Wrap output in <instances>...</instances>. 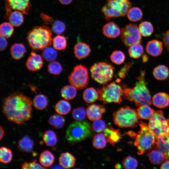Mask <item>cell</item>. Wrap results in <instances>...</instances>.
<instances>
[{
  "label": "cell",
  "instance_id": "1",
  "mask_svg": "<svg viewBox=\"0 0 169 169\" xmlns=\"http://www.w3.org/2000/svg\"><path fill=\"white\" fill-rule=\"evenodd\" d=\"M32 102L20 92H14L5 98L3 103V112L9 120L19 125L31 117Z\"/></svg>",
  "mask_w": 169,
  "mask_h": 169
},
{
  "label": "cell",
  "instance_id": "2",
  "mask_svg": "<svg viewBox=\"0 0 169 169\" xmlns=\"http://www.w3.org/2000/svg\"><path fill=\"white\" fill-rule=\"evenodd\" d=\"M146 74L145 69H141L134 87H128L126 84L123 85L124 98L133 102L138 107L145 105H150L152 104L151 95L145 83Z\"/></svg>",
  "mask_w": 169,
  "mask_h": 169
},
{
  "label": "cell",
  "instance_id": "3",
  "mask_svg": "<svg viewBox=\"0 0 169 169\" xmlns=\"http://www.w3.org/2000/svg\"><path fill=\"white\" fill-rule=\"evenodd\" d=\"M27 38L30 47L34 50H42L49 46L53 39L51 31L45 26L33 28L28 33Z\"/></svg>",
  "mask_w": 169,
  "mask_h": 169
},
{
  "label": "cell",
  "instance_id": "4",
  "mask_svg": "<svg viewBox=\"0 0 169 169\" xmlns=\"http://www.w3.org/2000/svg\"><path fill=\"white\" fill-rule=\"evenodd\" d=\"M120 82L116 80L107 83L97 89L99 100L103 104H120L122 101L123 89Z\"/></svg>",
  "mask_w": 169,
  "mask_h": 169
},
{
  "label": "cell",
  "instance_id": "5",
  "mask_svg": "<svg viewBox=\"0 0 169 169\" xmlns=\"http://www.w3.org/2000/svg\"><path fill=\"white\" fill-rule=\"evenodd\" d=\"M140 130L136 137L134 142L139 155L143 154L156 144V138L148 125L142 121L139 123Z\"/></svg>",
  "mask_w": 169,
  "mask_h": 169
},
{
  "label": "cell",
  "instance_id": "6",
  "mask_svg": "<svg viewBox=\"0 0 169 169\" xmlns=\"http://www.w3.org/2000/svg\"><path fill=\"white\" fill-rule=\"evenodd\" d=\"M91 133V127L88 122L78 121L73 122L68 126L65 136L68 142L74 143L86 139Z\"/></svg>",
  "mask_w": 169,
  "mask_h": 169
},
{
  "label": "cell",
  "instance_id": "7",
  "mask_svg": "<svg viewBox=\"0 0 169 169\" xmlns=\"http://www.w3.org/2000/svg\"><path fill=\"white\" fill-rule=\"evenodd\" d=\"M131 5L129 0H108L101 12L105 19L109 20L127 14Z\"/></svg>",
  "mask_w": 169,
  "mask_h": 169
},
{
  "label": "cell",
  "instance_id": "8",
  "mask_svg": "<svg viewBox=\"0 0 169 169\" xmlns=\"http://www.w3.org/2000/svg\"><path fill=\"white\" fill-rule=\"evenodd\" d=\"M115 123L121 128L133 127L139 123L136 110L129 106L120 108L113 113Z\"/></svg>",
  "mask_w": 169,
  "mask_h": 169
},
{
  "label": "cell",
  "instance_id": "9",
  "mask_svg": "<svg viewBox=\"0 0 169 169\" xmlns=\"http://www.w3.org/2000/svg\"><path fill=\"white\" fill-rule=\"evenodd\" d=\"M91 78L99 84H105L112 79L114 67L109 62L100 61L93 64L90 68Z\"/></svg>",
  "mask_w": 169,
  "mask_h": 169
},
{
  "label": "cell",
  "instance_id": "10",
  "mask_svg": "<svg viewBox=\"0 0 169 169\" xmlns=\"http://www.w3.org/2000/svg\"><path fill=\"white\" fill-rule=\"evenodd\" d=\"M68 80L70 84L77 89L85 88L88 85L89 81L87 69L83 65H76L69 75Z\"/></svg>",
  "mask_w": 169,
  "mask_h": 169
},
{
  "label": "cell",
  "instance_id": "11",
  "mask_svg": "<svg viewBox=\"0 0 169 169\" xmlns=\"http://www.w3.org/2000/svg\"><path fill=\"white\" fill-rule=\"evenodd\" d=\"M148 125L156 138L169 129V119L166 118L162 110H157L149 119Z\"/></svg>",
  "mask_w": 169,
  "mask_h": 169
},
{
  "label": "cell",
  "instance_id": "12",
  "mask_svg": "<svg viewBox=\"0 0 169 169\" xmlns=\"http://www.w3.org/2000/svg\"><path fill=\"white\" fill-rule=\"evenodd\" d=\"M120 34L122 41L127 47L141 41V35L138 26L135 24L129 23L126 25L122 29Z\"/></svg>",
  "mask_w": 169,
  "mask_h": 169
},
{
  "label": "cell",
  "instance_id": "13",
  "mask_svg": "<svg viewBox=\"0 0 169 169\" xmlns=\"http://www.w3.org/2000/svg\"><path fill=\"white\" fill-rule=\"evenodd\" d=\"M155 144L156 148L164 154L165 161L169 160V129L166 133L156 137Z\"/></svg>",
  "mask_w": 169,
  "mask_h": 169
},
{
  "label": "cell",
  "instance_id": "14",
  "mask_svg": "<svg viewBox=\"0 0 169 169\" xmlns=\"http://www.w3.org/2000/svg\"><path fill=\"white\" fill-rule=\"evenodd\" d=\"M43 64L42 57L33 51L32 52L26 63L27 69L32 71L40 69L43 66Z\"/></svg>",
  "mask_w": 169,
  "mask_h": 169
},
{
  "label": "cell",
  "instance_id": "15",
  "mask_svg": "<svg viewBox=\"0 0 169 169\" xmlns=\"http://www.w3.org/2000/svg\"><path fill=\"white\" fill-rule=\"evenodd\" d=\"M7 6L11 9L28 13L30 7V0H6Z\"/></svg>",
  "mask_w": 169,
  "mask_h": 169
},
{
  "label": "cell",
  "instance_id": "16",
  "mask_svg": "<svg viewBox=\"0 0 169 169\" xmlns=\"http://www.w3.org/2000/svg\"><path fill=\"white\" fill-rule=\"evenodd\" d=\"M105 111V108L102 105L92 104L87 108L86 113L90 120L94 121L100 119Z\"/></svg>",
  "mask_w": 169,
  "mask_h": 169
},
{
  "label": "cell",
  "instance_id": "17",
  "mask_svg": "<svg viewBox=\"0 0 169 169\" xmlns=\"http://www.w3.org/2000/svg\"><path fill=\"white\" fill-rule=\"evenodd\" d=\"M146 50L149 55L153 57L159 56L163 50V43L156 39L149 41L146 46Z\"/></svg>",
  "mask_w": 169,
  "mask_h": 169
},
{
  "label": "cell",
  "instance_id": "18",
  "mask_svg": "<svg viewBox=\"0 0 169 169\" xmlns=\"http://www.w3.org/2000/svg\"><path fill=\"white\" fill-rule=\"evenodd\" d=\"M73 49L75 57L79 59L86 58L90 55L91 52L90 46L83 42L76 44L74 46Z\"/></svg>",
  "mask_w": 169,
  "mask_h": 169
},
{
  "label": "cell",
  "instance_id": "19",
  "mask_svg": "<svg viewBox=\"0 0 169 169\" xmlns=\"http://www.w3.org/2000/svg\"><path fill=\"white\" fill-rule=\"evenodd\" d=\"M121 31L118 26L113 22L107 23L102 28L103 34L110 38H114L118 37L120 34Z\"/></svg>",
  "mask_w": 169,
  "mask_h": 169
},
{
  "label": "cell",
  "instance_id": "20",
  "mask_svg": "<svg viewBox=\"0 0 169 169\" xmlns=\"http://www.w3.org/2000/svg\"><path fill=\"white\" fill-rule=\"evenodd\" d=\"M104 133L107 142L112 146L119 141L121 136L119 129H114L110 125L106 127Z\"/></svg>",
  "mask_w": 169,
  "mask_h": 169
},
{
  "label": "cell",
  "instance_id": "21",
  "mask_svg": "<svg viewBox=\"0 0 169 169\" xmlns=\"http://www.w3.org/2000/svg\"><path fill=\"white\" fill-rule=\"evenodd\" d=\"M152 102L156 107L164 108L169 105V95L164 92H158L153 96Z\"/></svg>",
  "mask_w": 169,
  "mask_h": 169
},
{
  "label": "cell",
  "instance_id": "22",
  "mask_svg": "<svg viewBox=\"0 0 169 169\" xmlns=\"http://www.w3.org/2000/svg\"><path fill=\"white\" fill-rule=\"evenodd\" d=\"M59 160V164L62 167L64 168L68 169L74 166L76 159L71 153L66 152L61 154Z\"/></svg>",
  "mask_w": 169,
  "mask_h": 169
},
{
  "label": "cell",
  "instance_id": "23",
  "mask_svg": "<svg viewBox=\"0 0 169 169\" xmlns=\"http://www.w3.org/2000/svg\"><path fill=\"white\" fill-rule=\"evenodd\" d=\"M55 160L54 154L50 151L46 150L43 151L40 154L39 160L44 167H48L53 164Z\"/></svg>",
  "mask_w": 169,
  "mask_h": 169
},
{
  "label": "cell",
  "instance_id": "24",
  "mask_svg": "<svg viewBox=\"0 0 169 169\" xmlns=\"http://www.w3.org/2000/svg\"><path fill=\"white\" fill-rule=\"evenodd\" d=\"M33 146V141L28 136H25L18 141V147L23 152H30L32 151Z\"/></svg>",
  "mask_w": 169,
  "mask_h": 169
},
{
  "label": "cell",
  "instance_id": "25",
  "mask_svg": "<svg viewBox=\"0 0 169 169\" xmlns=\"http://www.w3.org/2000/svg\"><path fill=\"white\" fill-rule=\"evenodd\" d=\"M155 79L159 80H164L169 76V70L165 65L160 64L156 67L152 72Z\"/></svg>",
  "mask_w": 169,
  "mask_h": 169
},
{
  "label": "cell",
  "instance_id": "26",
  "mask_svg": "<svg viewBox=\"0 0 169 169\" xmlns=\"http://www.w3.org/2000/svg\"><path fill=\"white\" fill-rule=\"evenodd\" d=\"M23 14L22 12L17 10H13L9 12L8 15L9 22L14 26H20L24 21Z\"/></svg>",
  "mask_w": 169,
  "mask_h": 169
},
{
  "label": "cell",
  "instance_id": "27",
  "mask_svg": "<svg viewBox=\"0 0 169 169\" xmlns=\"http://www.w3.org/2000/svg\"><path fill=\"white\" fill-rule=\"evenodd\" d=\"M26 52V48L23 44L16 43L13 44L10 48L11 55L16 60L21 59Z\"/></svg>",
  "mask_w": 169,
  "mask_h": 169
},
{
  "label": "cell",
  "instance_id": "28",
  "mask_svg": "<svg viewBox=\"0 0 169 169\" xmlns=\"http://www.w3.org/2000/svg\"><path fill=\"white\" fill-rule=\"evenodd\" d=\"M136 110L139 118L144 120H149L155 112L149 105H146L139 106Z\"/></svg>",
  "mask_w": 169,
  "mask_h": 169
},
{
  "label": "cell",
  "instance_id": "29",
  "mask_svg": "<svg viewBox=\"0 0 169 169\" xmlns=\"http://www.w3.org/2000/svg\"><path fill=\"white\" fill-rule=\"evenodd\" d=\"M83 97L84 100L87 103H93L99 99L98 92L95 88L89 87L84 91Z\"/></svg>",
  "mask_w": 169,
  "mask_h": 169
},
{
  "label": "cell",
  "instance_id": "30",
  "mask_svg": "<svg viewBox=\"0 0 169 169\" xmlns=\"http://www.w3.org/2000/svg\"><path fill=\"white\" fill-rule=\"evenodd\" d=\"M42 138L44 143L48 146H54L57 143L56 135L53 131L51 130L45 131L43 135Z\"/></svg>",
  "mask_w": 169,
  "mask_h": 169
},
{
  "label": "cell",
  "instance_id": "31",
  "mask_svg": "<svg viewBox=\"0 0 169 169\" xmlns=\"http://www.w3.org/2000/svg\"><path fill=\"white\" fill-rule=\"evenodd\" d=\"M60 94L62 97L67 100H70L74 98L77 95L76 88L70 85L64 86L61 89Z\"/></svg>",
  "mask_w": 169,
  "mask_h": 169
},
{
  "label": "cell",
  "instance_id": "32",
  "mask_svg": "<svg viewBox=\"0 0 169 169\" xmlns=\"http://www.w3.org/2000/svg\"><path fill=\"white\" fill-rule=\"evenodd\" d=\"M149 158L150 162L154 165H159L165 160L163 153L156 148L152 150L150 152Z\"/></svg>",
  "mask_w": 169,
  "mask_h": 169
},
{
  "label": "cell",
  "instance_id": "33",
  "mask_svg": "<svg viewBox=\"0 0 169 169\" xmlns=\"http://www.w3.org/2000/svg\"><path fill=\"white\" fill-rule=\"evenodd\" d=\"M71 110L70 103L65 100L59 101L55 106V110L56 112L61 115H66L69 113Z\"/></svg>",
  "mask_w": 169,
  "mask_h": 169
},
{
  "label": "cell",
  "instance_id": "34",
  "mask_svg": "<svg viewBox=\"0 0 169 169\" xmlns=\"http://www.w3.org/2000/svg\"><path fill=\"white\" fill-rule=\"evenodd\" d=\"M144 52V48L140 43H136L130 46L128 49L129 56L134 59L140 57Z\"/></svg>",
  "mask_w": 169,
  "mask_h": 169
},
{
  "label": "cell",
  "instance_id": "35",
  "mask_svg": "<svg viewBox=\"0 0 169 169\" xmlns=\"http://www.w3.org/2000/svg\"><path fill=\"white\" fill-rule=\"evenodd\" d=\"M33 103L34 107L38 110H43L48 105V100L46 96L42 94L36 95L33 99Z\"/></svg>",
  "mask_w": 169,
  "mask_h": 169
},
{
  "label": "cell",
  "instance_id": "36",
  "mask_svg": "<svg viewBox=\"0 0 169 169\" xmlns=\"http://www.w3.org/2000/svg\"><path fill=\"white\" fill-rule=\"evenodd\" d=\"M65 120L64 117L59 114H54L49 119V124L56 129H60L64 125Z\"/></svg>",
  "mask_w": 169,
  "mask_h": 169
},
{
  "label": "cell",
  "instance_id": "37",
  "mask_svg": "<svg viewBox=\"0 0 169 169\" xmlns=\"http://www.w3.org/2000/svg\"><path fill=\"white\" fill-rule=\"evenodd\" d=\"M138 28L141 35L144 37L151 36L154 31L153 25L149 21H145L141 22Z\"/></svg>",
  "mask_w": 169,
  "mask_h": 169
},
{
  "label": "cell",
  "instance_id": "38",
  "mask_svg": "<svg viewBox=\"0 0 169 169\" xmlns=\"http://www.w3.org/2000/svg\"><path fill=\"white\" fill-rule=\"evenodd\" d=\"M52 43L54 48L58 50L65 49L67 45L66 38L60 35H57L54 37L52 39Z\"/></svg>",
  "mask_w": 169,
  "mask_h": 169
},
{
  "label": "cell",
  "instance_id": "39",
  "mask_svg": "<svg viewBox=\"0 0 169 169\" xmlns=\"http://www.w3.org/2000/svg\"><path fill=\"white\" fill-rule=\"evenodd\" d=\"M128 19L132 22H137L140 20L143 16L141 9L137 7H133L129 10L127 14Z\"/></svg>",
  "mask_w": 169,
  "mask_h": 169
},
{
  "label": "cell",
  "instance_id": "40",
  "mask_svg": "<svg viewBox=\"0 0 169 169\" xmlns=\"http://www.w3.org/2000/svg\"><path fill=\"white\" fill-rule=\"evenodd\" d=\"M107 141L104 133H100L95 135L93 139V146L97 149H102L105 147Z\"/></svg>",
  "mask_w": 169,
  "mask_h": 169
},
{
  "label": "cell",
  "instance_id": "41",
  "mask_svg": "<svg viewBox=\"0 0 169 169\" xmlns=\"http://www.w3.org/2000/svg\"><path fill=\"white\" fill-rule=\"evenodd\" d=\"M42 55L47 61L51 62L54 61L57 56V53L54 48L49 46L42 49Z\"/></svg>",
  "mask_w": 169,
  "mask_h": 169
},
{
  "label": "cell",
  "instance_id": "42",
  "mask_svg": "<svg viewBox=\"0 0 169 169\" xmlns=\"http://www.w3.org/2000/svg\"><path fill=\"white\" fill-rule=\"evenodd\" d=\"M14 26L9 22H5L0 26V35L6 38H10L14 32Z\"/></svg>",
  "mask_w": 169,
  "mask_h": 169
},
{
  "label": "cell",
  "instance_id": "43",
  "mask_svg": "<svg viewBox=\"0 0 169 169\" xmlns=\"http://www.w3.org/2000/svg\"><path fill=\"white\" fill-rule=\"evenodd\" d=\"M13 158L12 151L4 146H2L0 148V161L1 162L7 164L10 162Z\"/></svg>",
  "mask_w": 169,
  "mask_h": 169
},
{
  "label": "cell",
  "instance_id": "44",
  "mask_svg": "<svg viewBox=\"0 0 169 169\" xmlns=\"http://www.w3.org/2000/svg\"><path fill=\"white\" fill-rule=\"evenodd\" d=\"M111 61L114 63L120 65L125 61V56L124 53L121 51L116 50L113 51L110 56Z\"/></svg>",
  "mask_w": 169,
  "mask_h": 169
},
{
  "label": "cell",
  "instance_id": "45",
  "mask_svg": "<svg viewBox=\"0 0 169 169\" xmlns=\"http://www.w3.org/2000/svg\"><path fill=\"white\" fill-rule=\"evenodd\" d=\"M47 70L49 73L57 75L61 73L63 68L61 64L59 62L54 61L50 62L48 64Z\"/></svg>",
  "mask_w": 169,
  "mask_h": 169
},
{
  "label": "cell",
  "instance_id": "46",
  "mask_svg": "<svg viewBox=\"0 0 169 169\" xmlns=\"http://www.w3.org/2000/svg\"><path fill=\"white\" fill-rule=\"evenodd\" d=\"M122 165L125 169H135L137 167L138 163L136 158L132 156H128L123 159Z\"/></svg>",
  "mask_w": 169,
  "mask_h": 169
},
{
  "label": "cell",
  "instance_id": "47",
  "mask_svg": "<svg viewBox=\"0 0 169 169\" xmlns=\"http://www.w3.org/2000/svg\"><path fill=\"white\" fill-rule=\"evenodd\" d=\"M66 25L62 21L56 20L53 23L51 30L54 33L57 35H60L65 30Z\"/></svg>",
  "mask_w": 169,
  "mask_h": 169
},
{
  "label": "cell",
  "instance_id": "48",
  "mask_svg": "<svg viewBox=\"0 0 169 169\" xmlns=\"http://www.w3.org/2000/svg\"><path fill=\"white\" fill-rule=\"evenodd\" d=\"M86 114V111L84 108L82 107L74 109L72 112L73 118L77 121H81L84 119Z\"/></svg>",
  "mask_w": 169,
  "mask_h": 169
},
{
  "label": "cell",
  "instance_id": "49",
  "mask_svg": "<svg viewBox=\"0 0 169 169\" xmlns=\"http://www.w3.org/2000/svg\"><path fill=\"white\" fill-rule=\"evenodd\" d=\"M133 64L132 62H128L125 64L116 74L117 79L121 80L125 78Z\"/></svg>",
  "mask_w": 169,
  "mask_h": 169
},
{
  "label": "cell",
  "instance_id": "50",
  "mask_svg": "<svg viewBox=\"0 0 169 169\" xmlns=\"http://www.w3.org/2000/svg\"><path fill=\"white\" fill-rule=\"evenodd\" d=\"M92 126L94 131L97 132L104 131L106 127L105 121L100 119L94 120Z\"/></svg>",
  "mask_w": 169,
  "mask_h": 169
},
{
  "label": "cell",
  "instance_id": "51",
  "mask_svg": "<svg viewBox=\"0 0 169 169\" xmlns=\"http://www.w3.org/2000/svg\"><path fill=\"white\" fill-rule=\"evenodd\" d=\"M21 168L23 169H44L45 168L37 163L36 160H34L29 162H24L22 164Z\"/></svg>",
  "mask_w": 169,
  "mask_h": 169
},
{
  "label": "cell",
  "instance_id": "52",
  "mask_svg": "<svg viewBox=\"0 0 169 169\" xmlns=\"http://www.w3.org/2000/svg\"><path fill=\"white\" fill-rule=\"evenodd\" d=\"M162 39L164 45L169 53V30L163 33Z\"/></svg>",
  "mask_w": 169,
  "mask_h": 169
},
{
  "label": "cell",
  "instance_id": "53",
  "mask_svg": "<svg viewBox=\"0 0 169 169\" xmlns=\"http://www.w3.org/2000/svg\"><path fill=\"white\" fill-rule=\"evenodd\" d=\"M6 38L1 36L0 37V49L1 51H3L6 49L8 45V41Z\"/></svg>",
  "mask_w": 169,
  "mask_h": 169
},
{
  "label": "cell",
  "instance_id": "54",
  "mask_svg": "<svg viewBox=\"0 0 169 169\" xmlns=\"http://www.w3.org/2000/svg\"><path fill=\"white\" fill-rule=\"evenodd\" d=\"M160 169H169V160H166L161 165Z\"/></svg>",
  "mask_w": 169,
  "mask_h": 169
},
{
  "label": "cell",
  "instance_id": "55",
  "mask_svg": "<svg viewBox=\"0 0 169 169\" xmlns=\"http://www.w3.org/2000/svg\"><path fill=\"white\" fill-rule=\"evenodd\" d=\"M59 2L62 4L67 5L71 3L73 0H59Z\"/></svg>",
  "mask_w": 169,
  "mask_h": 169
},
{
  "label": "cell",
  "instance_id": "56",
  "mask_svg": "<svg viewBox=\"0 0 169 169\" xmlns=\"http://www.w3.org/2000/svg\"><path fill=\"white\" fill-rule=\"evenodd\" d=\"M0 140H1L3 138L4 135V131L1 126H0Z\"/></svg>",
  "mask_w": 169,
  "mask_h": 169
},
{
  "label": "cell",
  "instance_id": "57",
  "mask_svg": "<svg viewBox=\"0 0 169 169\" xmlns=\"http://www.w3.org/2000/svg\"><path fill=\"white\" fill-rule=\"evenodd\" d=\"M148 57L146 55H144L142 56V61L143 62H146L148 60Z\"/></svg>",
  "mask_w": 169,
  "mask_h": 169
},
{
  "label": "cell",
  "instance_id": "58",
  "mask_svg": "<svg viewBox=\"0 0 169 169\" xmlns=\"http://www.w3.org/2000/svg\"><path fill=\"white\" fill-rule=\"evenodd\" d=\"M115 168L116 169H120L121 168V166L119 163H117L115 165Z\"/></svg>",
  "mask_w": 169,
  "mask_h": 169
}]
</instances>
